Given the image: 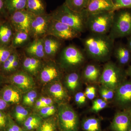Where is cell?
<instances>
[{"label":"cell","mask_w":131,"mask_h":131,"mask_svg":"<svg viewBox=\"0 0 131 131\" xmlns=\"http://www.w3.org/2000/svg\"><path fill=\"white\" fill-rule=\"evenodd\" d=\"M115 40L108 34L90 33L82 40L84 51L91 58L99 61L107 60L113 53Z\"/></svg>","instance_id":"cell-1"},{"label":"cell","mask_w":131,"mask_h":131,"mask_svg":"<svg viewBox=\"0 0 131 131\" xmlns=\"http://www.w3.org/2000/svg\"><path fill=\"white\" fill-rule=\"evenodd\" d=\"M50 14L52 19L66 24L81 33L86 30V18L82 13L74 12L64 3Z\"/></svg>","instance_id":"cell-2"},{"label":"cell","mask_w":131,"mask_h":131,"mask_svg":"<svg viewBox=\"0 0 131 131\" xmlns=\"http://www.w3.org/2000/svg\"><path fill=\"white\" fill-rule=\"evenodd\" d=\"M113 40L131 35V9H123L115 12L112 25L108 34Z\"/></svg>","instance_id":"cell-3"},{"label":"cell","mask_w":131,"mask_h":131,"mask_svg":"<svg viewBox=\"0 0 131 131\" xmlns=\"http://www.w3.org/2000/svg\"><path fill=\"white\" fill-rule=\"evenodd\" d=\"M115 12H102L88 16L86 20V29L90 33L108 34L112 25Z\"/></svg>","instance_id":"cell-4"},{"label":"cell","mask_w":131,"mask_h":131,"mask_svg":"<svg viewBox=\"0 0 131 131\" xmlns=\"http://www.w3.org/2000/svg\"><path fill=\"white\" fill-rule=\"evenodd\" d=\"M81 35L75 28L52 18L46 35H51L63 41L79 38Z\"/></svg>","instance_id":"cell-5"},{"label":"cell","mask_w":131,"mask_h":131,"mask_svg":"<svg viewBox=\"0 0 131 131\" xmlns=\"http://www.w3.org/2000/svg\"><path fill=\"white\" fill-rule=\"evenodd\" d=\"M60 54L61 65L66 68H75L83 63L84 52L74 45H69L62 49Z\"/></svg>","instance_id":"cell-6"},{"label":"cell","mask_w":131,"mask_h":131,"mask_svg":"<svg viewBox=\"0 0 131 131\" xmlns=\"http://www.w3.org/2000/svg\"><path fill=\"white\" fill-rule=\"evenodd\" d=\"M123 71L112 62H108L103 67L100 76L101 82L105 88L113 90L118 86L119 81L123 76Z\"/></svg>","instance_id":"cell-7"},{"label":"cell","mask_w":131,"mask_h":131,"mask_svg":"<svg viewBox=\"0 0 131 131\" xmlns=\"http://www.w3.org/2000/svg\"><path fill=\"white\" fill-rule=\"evenodd\" d=\"M58 122L61 131H77L78 117L74 110L68 105L63 104L59 107Z\"/></svg>","instance_id":"cell-8"},{"label":"cell","mask_w":131,"mask_h":131,"mask_svg":"<svg viewBox=\"0 0 131 131\" xmlns=\"http://www.w3.org/2000/svg\"><path fill=\"white\" fill-rule=\"evenodd\" d=\"M52 17L50 14L34 15L32 19L29 34L32 39L41 38L47 35Z\"/></svg>","instance_id":"cell-9"},{"label":"cell","mask_w":131,"mask_h":131,"mask_svg":"<svg viewBox=\"0 0 131 131\" xmlns=\"http://www.w3.org/2000/svg\"><path fill=\"white\" fill-rule=\"evenodd\" d=\"M34 16L26 9H23L9 14L7 19L15 32H24L29 33L31 22Z\"/></svg>","instance_id":"cell-10"},{"label":"cell","mask_w":131,"mask_h":131,"mask_svg":"<svg viewBox=\"0 0 131 131\" xmlns=\"http://www.w3.org/2000/svg\"><path fill=\"white\" fill-rule=\"evenodd\" d=\"M111 11H115L113 0H90L82 13L86 18L91 15Z\"/></svg>","instance_id":"cell-11"},{"label":"cell","mask_w":131,"mask_h":131,"mask_svg":"<svg viewBox=\"0 0 131 131\" xmlns=\"http://www.w3.org/2000/svg\"><path fill=\"white\" fill-rule=\"evenodd\" d=\"M7 78L9 81L23 91L30 90L34 85L32 77L23 71H18L8 76Z\"/></svg>","instance_id":"cell-12"},{"label":"cell","mask_w":131,"mask_h":131,"mask_svg":"<svg viewBox=\"0 0 131 131\" xmlns=\"http://www.w3.org/2000/svg\"><path fill=\"white\" fill-rule=\"evenodd\" d=\"M43 42L46 58L54 57L62 50L63 44V41L49 35L43 38Z\"/></svg>","instance_id":"cell-13"},{"label":"cell","mask_w":131,"mask_h":131,"mask_svg":"<svg viewBox=\"0 0 131 131\" xmlns=\"http://www.w3.org/2000/svg\"><path fill=\"white\" fill-rule=\"evenodd\" d=\"M27 56L42 59L46 58L44 47L43 38L32 39L24 48Z\"/></svg>","instance_id":"cell-14"},{"label":"cell","mask_w":131,"mask_h":131,"mask_svg":"<svg viewBox=\"0 0 131 131\" xmlns=\"http://www.w3.org/2000/svg\"><path fill=\"white\" fill-rule=\"evenodd\" d=\"M39 73L40 80L45 83L51 81L59 77L61 74L59 68L52 62L43 64Z\"/></svg>","instance_id":"cell-15"},{"label":"cell","mask_w":131,"mask_h":131,"mask_svg":"<svg viewBox=\"0 0 131 131\" xmlns=\"http://www.w3.org/2000/svg\"><path fill=\"white\" fill-rule=\"evenodd\" d=\"M43 64L41 59L26 56L22 61L21 66L24 71L29 74L35 75L40 71Z\"/></svg>","instance_id":"cell-16"},{"label":"cell","mask_w":131,"mask_h":131,"mask_svg":"<svg viewBox=\"0 0 131 131\" xmlns=\"http://www.w3.org/2000/svg\"><path fill=\"white\" fill-rule=\"evenodd\" d=\"M113 53L120 64L125 65L129 62L131 58V52L126 44L118 43L115 44Z\"/></svg>","instance_id":"cell-17"},{"label":"cell","mask_w":131,"mask_h":131,"mask_svg":"<svg viewBox=\"0 0 131 131\" xmlns=\"http://www.w3.org/2000/svg\"><path fill=\"white\" fill-rule=\"evenodd\" d=\"M14 33V29L8 20H5L0 25V45H11Z\"/></svg>","instance_id":"cell-18"},{"label":"cell","mask_w":131,"mask_h":131,"mask_svg":"<svg viewBox=\"0 0 131 131\" xmlns=\"http://www.w3.org/2000/svg\"><path fill=\"white\" fill-rule=\"evenodd\" d=\"M116 100L119 104L122 105L131 103V82L125 83L118 88Z\"/></svg>","instance_id":"cell-19"},{"label":"cell","mask_w":131,"mask_h":131,"mask_svg":"<svg viewBox=\"0 0 131 131\" xmlns=\"http://www.w3.org/2000/svg\"><path fill=\"white\" fill-rule=\"evenodd\" d=\"M1 94V97L8 104L18 103L21 100L19 91L11 85L4 87L2 90Z\"/></svg>","instance_id":"cell-20"},{"label":"cell","mask_w":131,"mask_h":131,"mask_svg":"<svg viewBox=\"0 0 131 131\" xmlns=\"http://www.w3.org/2000/svg\"><path fill=\"white\" fill-rule=\"evenodd\" d=\"M130 125L129 116L124 113H119L115 116L112 127L115 131H128Z\"/></svg>","instance_id":"cell-21"},{"label":"cell","mask_w":131,"mask_h":131,"mask_svg":"<svg viewBox=\"0 0 131 131\" xmlns=\"http://www.w3.org/2000/svg\"><path fill=\"white\" fill-rule=\"evenodd\" d=\"M25 9L35 16L47 13L43 0H27Z\"/></svg>","instance_id":"cell-22"},{"label":"cell","mask_w":131,"mask_h":131,"mask_svg":"<svg viewBox=\"0 0 131 131\" xmlns=\"http://www.w3.org/2000/svg\"><path fill=\"white\" fill-rule=\"evenodd\" d=\"M30 35L28 33L24 32H15L11 46L15 49L24 48L31 41Z\"/></svg>","instance_id":"cell-23"},{"label":"cell","mask_w":131,"mask_h":131,"mask_svg":"<svg viewBox=\"0 0 131 131\" xmlns=\"http://www.w3.org/2000/svg\"><path fill=\"white\" fill-rule=\"evenodd\" d=\"M100 69L97 66L91 64H88L84 68L83 75L85 79L89 81H95L101 76Z\"/></svg>","instance_id":"cell-24"},{"label":"cell","mask_w":131,"mask_h":131,"mask_svg":"<svg viewBox=\"0 0 131 131\" xmlns=\"http://www.w3.org/2000/svg\"><path fill=\"white\" fill-rule=\"evenodd\" d=\"M9 15L19 10L25 9L27 0H5Z\"/></svg>","instance_id":"cell-25"},{"label":"cell","mask_w":131,"mask_h":131,"mask_svg":"<svg viewBox=\"0 0 131 131\" xmlns=\"http://www.w3.org/2000/svg\"><path fill=\"white\" fill-rule=\"evenodd\" d=\"M90 0H65L64 3L74 12L81 13L86 7Z\"/></svg>","instance_id":"cell-26"},{"label":"cell","mask_w":131,"mask_h":131,"mask_svg":"<svg viewBox=\"0 0 131 131\" xmlns=\"http://www.w3.org/2000/svg\"><path fill=\"white\" fill-rule=\"evenodd\" d=\"M42 121V117L37 115H32L27 117L24 122L26 130L31 131L37 129Z\"/></svg>","instance_id":"cell-27"},{"label":"cell","mask_w":131,"mask_h":131,"mask_svg":"<svg viewBox=\"0 0 131 131\" xmlns=\"http://www.w3.org/2000/svg\"><path fill=\"white\" fill-rule=\"evenodd\" d=\"M49 91L53 97L58 100H62L66 96V93L62 85L59 83H55L52 84Z\"/></svg>","instance_id":"cell-28"},{"label":"cell","mask_w":131,"mask_h":131,"mask_svg":"<svg viewBox=\"0 0 131 131\" xmlns=\"http://www.w3.org/2000/svg\"><path fill=\"white\" fill-rule=\"evenodd\" d=\"M83 129L85 131H101L100 123L97 119L89 118L82 123Z\"/></svg>","instance_id":"cell-29"},{"label":"cell","mask_w":131,"mask_h":131,"mask_svg":"<svg viewBox=\"0 0 131 131\" xmlns=\"http://www.w3.org/2000/svg\"><path fill=\"white\" fill-rule=\"evenodd\" d=\"M16 50L11 45H0V68Z\"/></svg>","instance_id":"cell-30"},{"label":"cell","mask_w":131,"mask_h":131,"mask_svg":"<svg viewBox=\"0 0 131 131\" xmlns=\"http://www.w3.org/2000/svg\"><path fill=\"white\" fill-rule=\"evenodd\" d=\"M56 123L52 118L42 121L37 128V131H56Z\"/></svg>","instance_id":"cell-31"},{"label":"cell","mask_w":131,"mask_h":131,"mask_svg":"<svg viewBox=\"0 0 131 131\" xmlns=\"http://www.w3.org/2000/svg\"><path fill=\"white\" fill-rule=\"evenodd\" d=\"M17 50L11 55L0 68V73L2 74H7L9 68L14 61L19 56Z\"/></svg>","instance_id":"cell-32"},{"label":"cell","mask_w":131,"mask_h":131,"mask_svg":"<svg viewBox=\"0 0 131 131\" xmlns=\"http://www.w3.org/2000/svg\"><path fill=\"white\" fill-rule=\"evenodd\" d=\"M80 76L76 72H71L68 74L66 77V84L69 89L74 90L78 85Z\"/></svg>","instance_id":"cell-33"},{"label":"cell","mask_w":131,"mask_h":131,"mask_svg":"<svg viewBox=\"0 0 131 131\" xmlns=\"http://www.w3.org/2000/svg\"><path fill=\"white\" fill-rule=\"evenodd\" d=\"M28 110L22 106H18L15 108L14 117L16 121L19 123H24L28 117Z\"/></svg>","instance_id":"cell-34"},{"label":"cell","mask_w":131,"mask_h":131,"mask_svg":"<svg viewBox=\"0 0 131 131\" xmlns=\"http://www.w3.org/2000/svg\"><path fill=\"white\" fill-rule=\"evenodd\" d=\"M37 96V92L34 90L28 91L23 98V103L26 105H32Z\"/></svg>","instance_id":"cell-35"},{"label":"cell","mask_w":131,"mask_h":131,"mask_svg":"<svg viewBox=\"0 0 131 131\" xmlns=\"http://www.w3.org/2000/svg\"><path fill=\"white\" fill-rule=\"evenodd\" d=\"M115 11L123 9H131V0H113Z\"/></svg>","instance_id":"cell-36"},{"label":"cell","mask_w":131,"mask_h":131,"mask_svg":"<svg viewBox=\"0 0 131 131\" xmlns=\"http://www.w3.org/2000/svg\"><path fill=\"white\" fill-rule=\"evenodd\" d=\"M39 111L40 117L46 118L53 115L56 112V108L53 105L42 108Z\"/></svg>","instance_id":"cell-37"},{"label":"cell","mask_w":131,"mask_h":131,"mask_svg":"<svg viewBox=\"0 0 131 131\" xmlns=\"http://www.w3.org/2000/svg\"><path fill=\"white\" fill-rule=\"evenodd\" d=\"M8 16L5 0H0V19H7Z\"/></svg>","instance_id":"cell-38"},{"label":"cell","mask_w":131,"mask_h":131,"mask_svg":"<svg viewBox=\"0 0 131 131\" xmlns=\"http://www.w3.org/2000/svg\"><path fill=\"white\" fill-rule=\"evenodd\" d=\"M8 122V117L5 113L0 111V131L5 130Z\"/></svg>","instance_id":"cell-39"},{"label":"cell","mask_w":131,"mask_h":131,"mask_svg":"<svg viewBox=\"0 0 131 131\" xmlns=\"http://www.w3.org/2000/svg\"><path fill=\"white\" fill-rule=\"evenodd\" d=\"M95 95V88L93 86L88 87L85 90V95L89 100H93Z\"/></svg>","instance_id":"cell-40"},{"label":"cell","mask_w":131,"mask_h":131,"mask_svg":"<svg viewBox=\"0 0 131 131\" xmlns=\"http://www.w3.org/2000/svg\"><path fill=\"white\" fill-rule=\"evenodd\" d=\"M75 100L78 104L82 105L86 101V96L82 92H78L75 95Z\"/></svg>","instance_id":"cell-41"},{"label":"cell","mask_w":131,"mask_h":131,"mask_svg":"<svg viewBox=\"0 0 131 131\" xmlns=\"http://www.w3.org/2000/svg\"><path fill=\"white\" fill-rule=\"evenodd\" d=\"M39 100L43 102L46 106L53 105V101L51 98L49 97H42L39 98Z\"/></svg>","instance_id":"cell-42"},{"label":"cell","mask_w":131,"mask_h":131,"mask_svg":"<svg viewBox=\"0 0 131 131\" xmlns=\"http://www.w3.org/2000/svg\"><path fill=\"white\" fill-rule=\"evenodd\" d=\"M8 127H10L13 131H21L22 129L19 127L12 122V120L8 118Z\"/></svg>","instance_id":"cell-43"},{"label":"cell","mask_w":131,"mask_h":131,"mask_svg":"<svg viewBox=\"0 0 131 131\" xmlns=\"http://www.w3.org/2000/svg\"><path fill=\"white\" fill-rule=\"evenodd\" d=\"M106 106V102L105 101L103 100V102L101 103L100 105L96 106V107L94 108H92V109L93 111H95V112H98V111H100V110L105 108Z\"/></svg>","instance_id":"cell-44"},{"label":"cell","mask_w":131,"mask_h":131,"mask_svg":"<svg viewBox=\"0 0 131 131\" xmlns=\"http://www.w3.org/2000/svg\"><path fill=\"white\" fill-rule=\"evenodd\" d=\"M8 104L0 96V111L5 110L7 108Z\"/></svg>","instance_id":"cell-45"},{"label":"cell","mask_w":131,"mask_h":131,"mask_svg":"<svg viewBox=\"0 0 131 131\" xmlns=\"http://www.w3.org/2000/svg\"><path fill=\"white\" fill-rule=\"evenodd\" d=\"M100 94L102 97L103 99H104L105 100H109L108 96L106 90V88L105 87L104 88H102L100 90Z\"/></svg>","instance_id":"cell-46"},{"label":"cell","mask_w":131,"mask_h":131,"mask_svg":"<svg viewBox=\"0 0 131 131\" xmlns=\"http://www.w3.org/2000/svg\"><path fill=\"white\" fill-rule=\"evenodd\" d=\"M45 106H46L45 105L43 102H42L40 100H38L36 101V103H35V107L37 109L40 110L41 108Z\"/></svg>","instance_id":"cell-47"},{"label":"cell","mask_w":131,"mask_h":131,"mask_svg":"<svg viewBox=\"0 0 131 131\" xmlns=\"http://www.w3.org/2000/svg\"><path fill=\"white\" fill-rule=\"evenodd\" d=\"M103 100L102 99H98L95 100L94 101L93 103V106L92 107V108H94L96 107V106L100 105L101 103L103 102Z\"/></svg>","instance_id":"cell-48"},{"label":"cell","mask_w":131,"mask_h":131,"mask_svg":"<svg viewBox=\"0 0 131 131\" xmlns=\"http://www.w3.org/2000/svg\"><path fill=\"white\" fill-rule=\"evenodd\" d=\"M126 45L131 52V35L128 37L127 38V43Z\"/></svg>","instance_id":"cell-49"},{"label":"cell","mask_w":131,"mask_h":131,"mask_svg":"<svg viewBox=\"0 0 131 131\" xmlns=\"http://www.w3.org/2000/svg\"><path fill=\"white\" fill-rule=\"evenodd\" d=\"M127 73L128 74L130 75L131 76V65L129 67V69H128V70L127 71Z\"/></svg>","instance_id":"cell-50"},{"label":"cell","mask_w":131,"mask_h":131,"mask_svg":"<svg viewBox=\"0 0 131 131\" xmlns=\"http://www.w3.org/2000/svg\"><path fill=\"white\" fill-rule=\"evenodd\" d=\"M5 20L2 19H0V25H1L2 24V22H3V21H4Z\"/></svg>","instance_id":"cell-51"},{"label":"cell","mask_w":131,"mask_h":131,"mask_svg":"<svg viewBox=\"0 0 131 131\" xmlns=\"http://www.w3.org/2000/svg\"><path fill=\"white\" fill-rule=\"evenodd\" d=\"M130 115H131V108L130 110Z\"/></svg>","instance_id":"cell-52"},{"label":"cell","mask_w":131,"mask_h":131,"mask_svg":"<svg viewBox=\"0 0 131 131\" xmlns=\"http://www.w3.org/2000/svg\"><path fill=\"white\" fill-rule=\"evenodd\" d=\"M129 131H131V129H130V130H129Z\"/></svg>","instance_id":"cell-53"},{"label":"cell","mask_w":131,"mask_h":131,"mask_svg":"<svg viewBox=\"0 0 131 131\" xmlns=\"http://www.w3.org/2000/svg\"><path fill=\"white\" fill-rule=\"evenodd\" d=\"M1 74H1V73H0V76H1Z\"/></svg>","instance_id":"cell-54"},{"label":"cell","mask_w":131,"mask_h":131,"mask_svg":"<svg viewBox=\"0 0 131 131\" xmlns=\"http://www.w3.org/2000/svg\"><path fill=\"white\" fill-rule=\"evenodd\" d=\"M33 131V130H31V131Z\"/></svg>","instance_id":"cell-55"}]
</instances>
